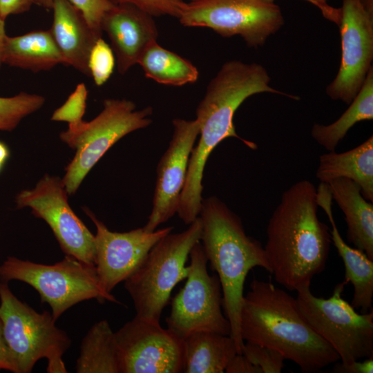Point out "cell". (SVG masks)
I'll return each mask as SVG.
<instances>
[{
	"label": "cell",
	"instance_id": "cell-1",
	"mask_svg": "<svg viewBox=\"0 0 373 373\" xmlns=\"http://www.w3.org/2000/svg\"><path fill=\"white\" fill-rule=\"evenodd\" d=\"M270 81L267 70L261 64L231 60L225 62L209 82L196 109L195 119L199 126L200 137L191 153L177 211L185 224H191L199 216L204 167L213 150L228 137L237 138L253 150L258 147L256 143L236 133L233 117L240 106L251 96L262 93L300 99L297 95L271 87Z\"/></svg>",
	"mask_w": 373,
	"mask_h": 373
},
{
	"label": "cell",
	"instance_id": "cell-2",
	"mask_svg": "<svg viewBox=\"0 0 373 373\" xmlns=\"http://www.w3.org/2000/svg\"><path fill=\"white\" fill-rule=\"evenodd\" d=\"M318 208L316 189L302 180L283 193L269 220L264 251L269 272L289 291L310 286L325 267L332 239Z\"/></svg>",
	"mask_w": 373,
	"mask_h": 373
},
{
	"label": "cell",
	"instance_id": "cell-3",
	"mask_svg": "<svg viewBox=\"0 0 373 373\" xmlns=\"http://www.w3.org/2000/svg\"><path fill=\"white\" fill-rule=\"evenodd\" d=\"M240 334L245 342L274 350L303 372H316L340 358L309 325L296 298L269 281L254 278L244 295Z\"/></svg>",
	"mask_w": 373,
	"mask_h": 373
},
{
	"label": "cell",
	"instance_id": "cell-4",
	"mask_svg": "<svg viewBox=\"0 0 373 373\" xmlns=\"http://www.w3.org/2000/svg\"><path fill=\"white\" fill-rule=\"evenodd\" d=\"M199 216L202 226L200 242L219 278L230 336L241 354L244 341L240 334V313L244 285L253 268L260 267L270 271L264 247L247 235L240 217L216 196L202 199Z\"/></svg>",
	"mask_w": 373,
	"mask_h": 373
},
{
	"label": "cell",
	"instance_id": "cell-5",
	"mask_svg": "<svg viewBox=\"0 0 373 373\" xmlns=\"http://www.w3.org/2000/svg\"><path fill=\"white\" fill-rule=\"evenodd\" d=\"M180 233H169L149 251L140 267L124 280L136 316L160 322L164 308L178 283L186 278V265L193 246L200 241L202 226L198 216Z\"/></svg>",
	"mask_w": 373,
	"mask_h": 373
},
{
	"label": "cell",
	"instance_id": "cell-6",
	"mask_svg": "<svg viewBox=\"0 0 373 373\" xmlns=\"http://www.w3.org/2000/svg\"><path fill=\"white\" fill-rule=\"evenodd\" d=\"M0 320L16 373L30 372L37 361H48L47 372L66 373L63 355L70 345L66 332L48 312L38 313L19 300L0 281Z\"/></svg>",
	"mask_w": 373,
	"mask_h": 373
},
{
	"label": "cell",
	"instance_id": "cell-7",
	"mask_svg": "<svg viewBox=\"0 0 373 373\" xmlns=\"http://www.w3.org/2000/svg\"><path fill=\"white\" fill-rule=\"evenodd\" d=\"M152 114L151 107L137 110L132 101L106 99L103 110L93 120L68 126L61 133V140L76 150L62 180L68 194L75 193L90 170L118 140L149 126Z\"/></svg>",
	"mask_w": 373,
	"mask_h": 373
},
{
	"label": "cell",
	"instance_id": "cell-8",
	"mask_svg": "<svg viewBox=\"0 0 373 373\" xmlns=\"http://www.w3.org/2000/svg\"><path fill=\"white\" fill-rule=\"evenodd\" d=\"M1 280H15L32 287L42 303H47L56 321L77 303L90 299L119 303L99 283L95 265L86 264L66 256L54 265H44L8 257L0 265Z\"/></svg>",
	"mask_w": 373,
	"mask_h": 373
},
{
	"label": "cell",
	"instance_id": "cell-9",
	"mask_svg": "<svg viewBox=\"0 0 373 373\" xmlns=\"http://www.w3.org/2000/svg\"><path fill=\"white\" fill-rule=\"evenodd\" d=\"M347 283L336 285L332 295L314 296L310 286L296 290L298 307L311 327L347 363L373 356V310L358 313L343 299Z\"/></svg>",
	"mask_w": 373,
	"mask_h": 373
},
{
	"label": "cell",
	"instance_id": "cell-10",
	"mask_svg": "<svg viewBox=\"0 0 373 373\" xmlns=\"http://www.w3.org/2000/svg\"><path fill=\"white\" fill-rule=\"evenodd\" d=\"M186 280L172 298L167 329L180 340L198 332L231 334V325L222 313V292L217 274L207 271L208 260L202 245L197 242L190 254Z\"/></svg>",
	"mask_w": 373,
	"mask_h": 373
},
{
	"label": "cell",
	"instance_id": "cell-11",
	"mask_svg": "<svg viewBox=\"0 0 373 373\" xmlns=\"http://www.w3.org/2000/svg\"><path fill=\"white\" fill-rule=\"evenodd\" d=\"M186 27H206L223 37H241L249 48L262 46L284 25L280 8L264 0L186 2L178 19Z\"/></svg>",
	"mask_w": 373,
	"mask_h": 373
},
{
	"label": "cell",
	"instance_id": "cell-12",
	"mask_svg": "<svg viewBox=\"0 0 373 373\" xmlns=\"http://www.w3.org/2000/svg\"><path fill=\"white\" fill-rule=\"evenodd\" d=\"M67 194L62 180L46 175L33 189L20 192L16 202L46 221L66 256L95 265V236L73 211Z\"/></svg>",
	"mask_w": 373,
	"mask_h": 373
},
{
	"label": "cell",
	"instance_id": "cell-13",
	"mask_svg": "<svg viewBox=\"0 0 373 373\" xmlns=\"http://www.w3.org/2000/svg\"><path fill=\"white\" fill-rule=\"evenodd\" d=\"M341 10V64L335 78L326 88V94L332 99L349 105L372 67L373 15L359 0H343Z\"/></svg>",
	"mask_w": 373,
	"mask_h": 373
},
{
	"label": "cell",
	"instance_id": "cell-14",
	"mask_svg": "<svg viewBox=\"0 0 373 373\" xmlns=\"http://www.w3.org/2000/svg\"><path fill=\"white\" fill-rule=\"evenodd\" d=\"M121 373L182 372V341L137 316L115 332Z\"/></svg>",
	"mask_w": 373,
	"mask_h": 373
},
{
	"label": "cell",
	"instance_id": "cell-15",
	"mask_svg": "<svg viewBox=\"0 0 373 373\" xmlns=\"http://www.w3.org/2000/svg\"><path fill=\"white\" fill-rule=\"evenodd\" d=\"M84 211L96 227L95 266L100 285L107 293L127 279L151 249L173 229L168 227L148 232L141 227L127 232L111 231L89 209Z\"/></svg>",
	"mask_w": 373,
	"mask_h": 373
},
{
	"label": "cell",
	"instance_id": "cell-16",
	"mask_svg": "<svg viewBox=\"0 0 373 373\" xmlns=\"http://www.w3.org/2000/svg\"><path fill=\"white\" fill-rule=\"evenodd\" d=\"M169 146L158 163L153 207L143 229L154 231L177 213L187 175L191 153L199 135L195 119L177 118Z\"/></svg>",
	"mask_w": 373,
	"mask_h": 373
},
{
	"label": "cell",
	"instance_id": "cell-17",
	"mask_svg": "<svg viewBox=\"0 0 373 373\" xmlns=\"http://www.w3.org/2000/svg\"><path fill=\"white\" fill-rule=\"evenodd\" d=\"M153 17L129 3L113 5L104 15L101 30L110 39L120 74L137 64L146 49L157 41L158 30Z\"/></svg>",
	"mask_w": 373,
	"mask_h": 373
},
{
	"label": "cell",
	"instance_id": "cell-18",
	"mask_svg": "<svg viewBox=\"0 0 373 373\" xmlns=\"http://www.w3.org/2000/svg\"><path fill=\"white\" fill-rule=\"evenodd\" d=\"M50 29L65 65L90 77L88 60L96 41L102 37L89 26L83 13L68 0H53Z\"/></svg>",
	"mask_w": 373,
	"mask_h": 373
},
{
	"label": "cell",
	"instance_id": "cell-19",
	"mask_svg": "<svg viewBox=\"0 0 373 373\" xmlns=\"http://www.w3.org/2000/svg\"><path fill=\"white\" fill-rule=\"evenodd\" d=\"M332 200L328 192H321L317 198L318 205L324 210L331 223V239L345 265V281L353 286L351 305L361 313H367L372 309L373 260L343 240L334 221Z\"/></svg>",
	"mask_w": 373,
	"mask_h": 373
},
{
	"label": "cell",
	"instance_id": "cell-20",
	"mask_svg": "<svg viewBox=\"0 0 373 373\" xmlns=\"http://www.w3.org/2000/svg\"><path fill=\"white\" fill-rule=\"evenodd\" d=\"M327 184L345 216L347 240L373 260L372 202L365 199L358 185L350 179L337 178Z\"/></svg>",
	"mask_w": 373,
	"mask_h": 373
},
{
	"label": "cell",
	"instance_id": "cell-21",
	"mask_svg": "<svg viewBox=\"0 0 373 373\" xmlns=\"http://www.w3.org/2000/svg\"><path fill=\"white\" fill-rule=\"evenodd\" d=\"M316 177L325 184L337 178L350 179L358 185L365 199L373 202V136L347 151L321 155Z\"/></svg>",
	"mask_w": 373,
	"mask_h": 373
},
{
	"label": "cell",
	"instance_id": "cell-22",
	"mask_svg": "<svg viewBox=\"0 0 373 373\" xmlns=\"http://www.w3.org/2000/svg\"><path fill=\"white\" fill-rule=\"evenodd\" d=\"M2 61L3 64L34 73L49 70L60 64L65 65L50 30H33L16 37L6 36Z\"/></svg>",
	"mask_w": 373,
	"mask_h": 373
},
{
	"label": "cell",
	"instance_id": "cell-23",
	"mask_svg": "<svg viewBox=\"0 0 373 373\" xmlns=\"http://www.w3.org/2000/svg\"><path fill=\"white\" fill-rule=\"evenodd\" d=\"M236 354L237 347L229 335L193 333L182 340V372L223 373Z\"/></svg>",
	"mask_w": 373,
	"mask_h": 373
},
{
	"label": "cell",
	"instance_id": "cell-24",
	"mask_svg": "<svg viewBox=\"0 0 373 373\" xmlns=\"http://www.w3.org/2000/svg\"><path fill=\"white\" fill-rule=\"evenodd\" d=\"M373 119V67L348 108L333 123H315L311 130L312 138L327 151H335L349 130L356 123Z\"/></svg>",
	"mask_w": 373,
	"mask_h": 373
},
{
	"label": "cell",
	"instance_id": "cell-25",
	"mask_svg": "<svg viewBox=\"0 0 373 373\" xmlns=\"http://www.w3.org/2000/svg\"><path fill=\"white\" fill-rule=\"evenodd\" d=\"M79 373H121L117 347L109 323L102 320L84 338L76 363Z\"/></svg>",
	"mask_w": 373,
	"mask_h": 373
},
{
	"label": "cell",
	"instance_id": "cell-26",
	"mask_svg": "<svg viewBox=\"0 0 373 373\" xmlns=\"http://www.w3.org/2000/svg\"><path fill=\"white\" fill-rule=\"evenodd\" d=\"M137 64L146 77L162 84L181 86L195 82L199 77L198 70L191 61L157 41L146 49Z\"/></svg>",
	"mask_w": 373,
	"mask_h": 373
},
{
	"label": "cell",
	"instance_id": "cell-27",
	"mask_svg": "<svg viewBox=\"0 0 373 373\" xmlns=\"http://www.w3.org/2000/svg\"><path fill=\"white\" fill-rule=\"evenodd\" d=\"M44 102L43 96L24 92L12 97H0V131L14 130L24 117L41 108Z\"/></svg>",
	"mask_w": 373,
	"mask_h": 373
},
{
	"label": "cell",
	"instance_id": "cell-28",
	"mask_svg": "<svg viewBox=\"0 0 373 373\" xmlns=\"http://www.w3.org/2000/svg\"><path fill=\"white\" fill-rule=\"evenodd\" d=\"M115 57L111 47L102 39L99 38L90 52L88 67L90 77L95 85H104L111 77L115 66Z\"/></svg>",
	"mask_w": 373,
	"mask_h": 373
},
{
	"label": "cell",
	"instance_id": "cell-29",
	"mask_svg": "<svg viewBox=\"0 0 373 373\" xmlns=\"http://www.w3.org/2000/svg\"><path fill=\"white\" fill-rule=\"evenodd\" d=\"M88 90L84 83L79 84L66 101L53 113L51 119L66 122L68 126L75 125L83 121L86 108Z\"/></svg>",
	"mask_w": 373,
	"mask_h": 373
},
{
	"label": "cell",
	"instance_id": "cell-30",
	"mask_svg": "<svg viewBox=\"0 0 373 373\" xmlns=\"http://www.w3.org/2000/svg\"><path fill=\"white\" fill-rule=\"evenodd\" d=\"M53 0H35V5L47 10L52 9ZM77 8L85 17L90 28L98 35L102 36L101 21L105 12L113 4L108 0H68Z\"/></svg>",
	"mask_w": 373,
	"mask_h": 373
},
{
	"label": "cell",
	"instance_id": "cell-31",
	"mask_svg": "<svg viewBox=\"0 0 373 373\" xmlns=\"http://www.w3.org/2000/svg\"><path fill=\"white\" fill-rule=\"evenodd\" d=\"M241 354L260 368L262 373H280L284 367V357L264 346L245 342Z\"/></svg>",
	"mask_w": 373,
	"mask_h": 373
},
{
	"label": "cell",
	"instance_id": "cell-32",
	"mask_svg": "<svg viewBox=\"0 0 373 373\" xmlns=\"http://www.w3.org/2000/svg\"><path fill=\"white\" fill-rule=\"evenodd\" d=\"M113 5L129 3L153 17L169 15L179 18L186 3L184 0H108Z\"/></svg>",
	"mask_w": 373,
	"mask_h": 373
},
{
	"label": "cell",
	"instance_id": "cell-33",
	"mask_svg": "<svg viewBox=\"0 0 373 373\" xmlns=\"http://www.w3.org/2000/svg\"><path fill=\"white\" fill-rule=\"evenodd\" d=\"M35 0H0V18L3 20L11 15L29 10Z\"/></svg>",
	"mask_w": 373,
	"mask_h": 373
},
{
	"label": "cell",
	"instance_id": "cell-34",
	"mask_svg": "<svg viewBox=\"0 0 373 373\" xmlns=\"http://www.w3.org/2000/svg\"><path fill=\"white\" fill-rule=\"evenodd\" d=\"M333 372L336 373H372L373 356L364 358L363 361L356 360L347 363H338L334 366Z\"/></svg>",
	"mask_w": 373,
	"mask_h": 373
},
{
	"label": "cell",
	"instance_id": "cell-35",
	"mask_svg": "<svg viewBox=\"0 0 373 373\" xmlns=\"http://www.w3.org/2000/svg\"><path fill=\"white\" fill-rule=\"evenodd\" d=\"M224 372L227 373H262L260 368L253 364L242 354H236L227 364Z\"/></svg>",
	"mask_w": 373,
	"mask_h": 373
},
{
	"label": "cell",
	"instance_id": "cell-36",
	"mask_svg": "<svg viewBox=\"0 0 373 373\" xmlns=\"http://www.w3.org/2000/svg\"><path fill=\"white\" fill-rule=\"evenodd\" d=\"M267 2L273 3L275 0H264ZM306 1L314 6H316L321 11L322 15L326 19L331 22L334 23L339 26L341 18V10L331 6L327 0H304Z\"/></svg>",
	"mask_w": 373,
	"mask_h": 373
},
{
	"label": "cell",
	"instance_id": "cell-37",
	"mask_svg": "<svg viewBox=\"0 0 373 373\" xmlns=\"http://www.w3.org/2000/svg\"><path fill=\"white\" fill-rule=\"evenodd\" d=\"M0 370H5L16 373L15 366L10 352L3 336L2 325L0 320Z\"/></svg>",
	"mask_w": 373,
	"mask_h": 373
},
{
	"label": "cell",
	"instance_id": "cell-38",
	"mask_svg": "<svg viewBox=\"0 0 373 373\" xmlns=\"http://www.w3.org/2000/svg\"><path fill=\"white\" fill-rule=\"evenodd\" d=\"M6 36L5 31V21L0 18V67L3 64V50Z\"/></svg>",
	"mask_w": 373,
	"mask_h": 373
},
{
	"label": "cell",
	"instance_id": "cell-39",
	"mask_svg": "<svg viewBox=\"0 0 373 373\" xmlns=\"http://www.w3.org/2000/svg\"><path fill=\"white\" fill-rule=\"evenodd\" d=\"M8 156L9 151L7 146L3 142H0V171Z\"/></svg>",
	"mask_w": 373,
	"mask_h": 373
},
{
	"label": "cell",
	"instance_id": "cell-40",
	"mask_svg": "<svg viewBox=\"0 0 373 373\" xmlns=\"http://www.w3.org/2000/svg\"><path fill=\"white\" fill-rule=\"evenodd\" d=\"M363 7L373 15V0H359Z\"/></svg>",
	"mask_w": 373,
	"mask_h": 373
},
{
	"label": "cell",
	"instance_id": "cell-41",
	"mask_svg": "<svg viewBox=\"0 0 373 373\" xmlns=\"http://www.w3.org/2000/svg\"><path fill=\"white\" fill-rule=\"evenodd\" d=\"M189 1H195V0H188Z\"/></svg>",
	"mask_w": 373,
	"mask_h": 373
}]
</instances>
